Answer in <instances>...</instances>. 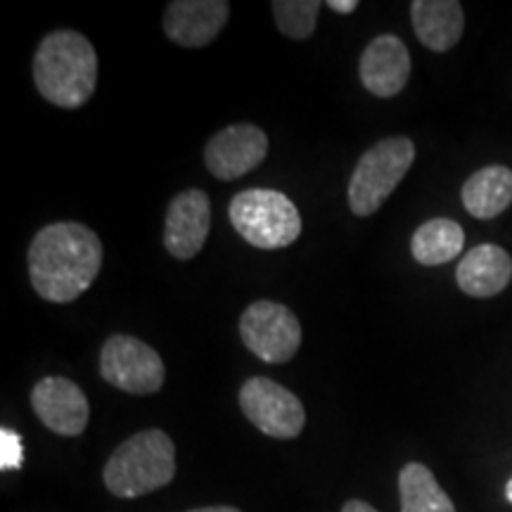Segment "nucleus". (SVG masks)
Here are the masks:
<instances>
[{"label":"nucleus","mask_w":512,"mask_h":512,"mask_svg":"<svg viewBox=\"0 0 512 512\" xmlns=\"http://www.w3.org/2000/svg\"><path fill=\"white\" fill-rule=\"evenodd\" d=\"M415 159L411 138L394 136L375 143L358 159L349 181V207L356 216H370L396 190Z\"/></svg>","instance_id":"nucleus-5"},{"label":"nucleus","mask_w":512,"mask_h":512,"mask_svg":"<svg viewBox=\"0 0 512 512\" xmlns=\"http://www.w3.org/2000/svg\"><path fill=\"white\" fill-rule=\"evenodd\" d=\"M102 268V242L76 221L50 223L29 245V278L38 297L53 304L79 299Z\"/></svg>","instance_id":"nucleus-1"},{"label":"nucleus","mask_w":512,"mask_h":512,"mask_svg":"<svg viewBox=\"0 0 512 512\" xmlns=\"http://www.w3.org/2000/svg\"><path fill=\"white\" fill-rule=\"evenodd\" d=\"M463 204L475 219H496L512 204V171L508 166H484L463 185Z\"/></svg>","instance_id":"nucleus-16"},{"label":"nucleus","mask_w":512,"mask_h":512,"mask_svg":"<svg viewBox=\"0 0 512 512\" xmlns=\"http://www.w3.org/2000/svg\"><path fill=\"white\" fill-rule=\"evenodd\" d=\"M176 477V446L162 430H143L126 439L107 460L102 479L119 498H140Z\"/></svg>","instance_id":"nucleus-3"},{"label":"nucleus","mask_w":512,"mask_h":512,"mask_svg":"<svg viewBox=\"0 0 512 512\" xmlns=\"http://www.w3.org/2000/svg\"><path fill=\"white\" fill-rule=\"evenodd\" d=\"M105 382L126 394H155L162 389L166 370L162 356L150 344L131 335H114L100 351Z\"/></svg>","instance_id":"nucleus-7"},{"label":"nucleus","mask_w":512,"mask_h":512,"mask_svg":"<svg viewBox=\"0 0 512 512\" xmlns=\"http://www.w3.org/2000/svg\"><path fill=\"white\" fill-rule=\"evenodd\" d=\"M34 81L50 105L76 110L98 86V53L79 31H53L34 55Z\"/></svg>","instance_id":"nucleus-2"},{"label":"nucleus","mask_w":512,"mask_h":512,"mask_svg":"<svg viewBox=\"0 0 512 512\" xmlns=\"http://www.w3.org/2000/svg\"><path fill=\"white\" fill-rule=\"evenodd\" d=\"M271 8L280 31L294 41H304L316 29L318 12L323 5L318 0H275Z\"/></svg>","instance_id":"nucleus-19"},{"label":"nucleus","mask_w":512,"mask_h":512,"mask_svg":"<svg viewBox=\"0 0 512 512\" xmlns=\"http://www.w3.org/2000/svg\"><path fill=\"white\" fill-rule=\"evenodd\" d=\"M188 512H240V510L233 508V505H209V508H195Z\"/></svg>","instance_id":"nucleus-23"},{"label":"nucleus","mask_w":512,"mask_h":512,"mask_svg":"<svg viewBox=\"0 0 512 512\" xmlns=\"http://www.w3.org/2000/svg\"><path fill=\"white\" fill-rule=\"evenodd\" d=\"M456 280L467 297H496L512 280L510 254L498 245H477L460 259Z\"/></svg>","instance_id":"nucleus-14"},{"label":"nucleus","mask_w":512,"mask_h":512,"mask_svg":"<svg viewBox=\"0 0 512 512\" xmlns=\"http://www.w3.org/2000/svg\"><path fill=\"white\" fill-rule=\"evenodd\" d=\"M465 247V233L460 223L451 219H432L415 230L411 240L413 259L422 266H441L460 256Z\"/></svg>","instance_id":"nucleus-17"},{"label":"nucleus","mask_w":512,"mask_h":512,"mask_svg":"<svg viewBox=\"0 0 512 512\" xmlns=\"http://www.w3.org/2000/svg\"><path fill=\"white\" fill-rule=\"evenodd\" d=\"M268 155V136L254 124H233L216 133L204 150V164L219 181L247 176Z\"/></svg>","instance_id":"nucleus-9"},{"label":"nucleus","mask_w":512,"mask_h":512,"mask_svg":"<svg viewBox=\"0 0 512 512\" xmlns=\"http://www.w3.org/2000/svg\"><path fill=\"white\" fill-rule=\"evenodd\" d=\"M228 17L226 0H174L166 5L164 34L178 46L204 48L221 34Z\"/></svg>","instance_id":"nucleus-12"},{"label":"nucleus","mask_w":512,"mask_h":512,"mask_svg":"<svg viewBox=\"0 0 512 512\" xmlns=\"http://www.w3.org/2000/svg\"><path fill=\"white\" fill-rule=\"evenodd\" d=\"M358 72L366 91L377 98H394L411 79V53L399 36L382 34L363 50Z\"/></svg>","instance_id":"nucleus-13"},{"label":"nucleus","mask_w":512,"mask_h":512,"mask_svg":"<svg viewBox=\"0 0 512 512\" xmlns=\"http://www.w3.org/2000/svg\"><path fill=\"white\" fill-rule=\"evenodd\" d=\"M211 228V202L204 190H185L166 209L164 247L176 259L188 261L202 252Z\"/></svg>","instance_id":"nucleus-10"},{"label":"nucleus","mask_w":512,"mask_h":512,"mask_svg":"<svg viewBox=\"0 0 512 512\" xmlns=\"http://www.w3.org/2000/svg\"><path fill=\"white\" fill-rule=\"evenodd\" d=\"M401 512H456L432 470L422 463L403 465L399 475Z\"/></svg>","instance_id":"nucleus-18"},{"label":"nucleus","mask_w":512,"mask_h":512,"mask_svg":"<svg viewBox=\"0 0 512 512\" xmlns=\"http://www.w3.org/2000/svg\"><path fill=\"white\" fill-rule=\"evenodd\" d=\"M342 512H377V510L373 508V505H368L363 501H347V503H344Z\"/></svg>","instance_id":"nucleus-22"},{"label":"nucleus","mask_w":512,"mask_h":512,"mask_svg":"<svg viewBox=\"0 0 512 512\" xmlns=\"http://www.w3.org/2000/svg\"><path fill=\"white\" fill-rule=\"evenodd\" d=\"M240 408L256 430L273 439L299 437L306 425L302 401L268 377H249L242 384Z\"/></svg>","instance_id":"nucleus-8"},{"label":"nucleus","mask_w":512,"mask_h":512,"mask_svg":"<svg viewBox=\"0 0 512 512\" xmlns=\"http://www.w3.org/2000/svg\"><path fill=\"white\" fill-rule=\"evenodd\" d=\"M328 8L339 12V15H349V12H354L358 8V3L356 0H330Z\"/></svg>","instance_id":"nucleus-21"},{"label":"nucleus","mask_w":512,"mask_h":512,"mask_svg":"<svg viewBox=\"0 0 512 512\" xmlns=\"http://www.w3.org/2000/svg\"><path fill=\"white\" fill-rule=\"evenodd\" d=\"M24 460V448H22V437L17 432L3 427L0 430V467L3 470H19Z\"/></svg>","instance_id":"nucleus-20"},{"label":"nucleus","mask_w":512,"mask_h":512,"mask_svg":"<svg viewBox=\"0 0 512 512\" xmlns=\"http://www.w3.org/2000/svg\"><path fill=\"white\" fill-rule=\"evenodd\" d=\"M411 19L418 41L434 53L451 50L465 29V12L458 0H415Z\"/></svg>","instance_id":"nucleus-15"},{"label":"nucleus","mask_w":512,"mask_h":512,"mask_svg":"<svg viewBox=\"0 0 512 512\" xmlns=\"http://www.w3.org/2000/svg\"><path fill=\"white\" fill-rule=\"evenodd\" d=\"M31 408L48 430L62 437H79L91 418L86 394L67 377H46L38 382L31 392Z\"/></svg>","instance_id":"nucleus-11"},{"label":"nucleus","mask_w":512,"mask_h":512,"mask_svg":"<svg viewBox=\"0 0 512 512\" xmlns=\"http://www.w3.org/2000/svg\"><path fill=\"white\" fill-rule=\"evenodd\" d=\"M228 219L256 249H283L302 235V216L290 197L278 190H242L230 200Z\"/></svg>","instance_id":"nucleus-4"},{"label":"nucleus","mask_w":512,"mask_h":512,"mask_svg":"<svg viewBox=\"0 0 512 512\" xmlns=\"http://www.w3.org/2000/svg\"><path fill=\"white\" fill-rule=\"evenodd\" d=\"M505 498H508V503L512 505V477H510V482L505 484Z\"/></svg>","instance_id":"nucleus-24"},{"label":"nucleus","mask_w":512,"mask_h":512,"mask_svg":"<svg viewBox=\"0 0 512 512\" xmlns=\"http://www.w3.org/2000/svg\"><path fill=\"white\" fill-rule=\"evenodd\" d=\"M240 337L261 361L287 363L302 344V325L287 306L271 299H259L242 313Z\"/></svg>","instance_id":"nucleus-6"}]
</instances>
